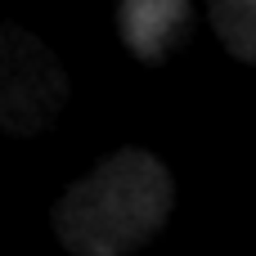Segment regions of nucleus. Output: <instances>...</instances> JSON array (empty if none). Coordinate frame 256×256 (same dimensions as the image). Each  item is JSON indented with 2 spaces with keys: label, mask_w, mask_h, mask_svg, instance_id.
<instances>
[{
  "label": "nucleus",
  "mask_w": 256,
  "mask_h": 256,
  "mask_svg": "<svg viewBox=\"0 0 256 256\" xmlns=\"http://www.w3.org/2000/svg\"><path fill=\"white\" fill-rule=\"evenodd\" d=\"M212 27H216V36L230 45V54L238 58V63H256V4L252 0H216L212 9Z\"/></svg>",
  "instance_id": "20e7f679"
},
{
  "label": "nucleus",
  "mask_w": 256,
  "mask_h": 256,
  "mask_svg": "<svg viewBox=\"0 0 256 256\" xmlns=\"http://www.w3.org/2000/svg\"><path fill=\"white\" fill-rule=\"evenodd\" d=\"M189 4L184 0H126L117 9L122 22V40L130 45V54H140L144 63H158L171 54L176 36L189 27Z\"/></svg>",
  "instance_id": "7ed1b4c3"
},
{
  "label": "nucleus",
  "mask_w": 256,
  "mask_h": 256,
  "mask_svg": "<svg viewBox=\"0 0 256 256\" xmlns=\"http://www.w3.org/2000/svg\"><path fill=\"white\" fill-rule=\"evenodd\" d=\"M68 104V72L32 32L0 22V135H40Z\"/></svg>",
  "instance_id": "f03ea898"
},
{
  "label": "nucleus",
  "mask_w": 256,
  "mask_h": 256,
  "mask_svg": "<svg viewBox=\"0 0 256 256\" xmlns=\"http://www.w3.org/2000/svg\"><path fill=\"white\" fill-rule=\"evenodd\" d=\"M176 207V180L148 148H122L90 176L63 189L54 207V234L72 256L140 252Z\"/></svg>",
  "instance_id": "f257e3e1"
}]
</instances>
